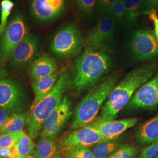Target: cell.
<instances>
[{"label": "cell", "instance_id": "6da1fadb", "mask_svg": "<svg viewBox=\"0 0 158 158\" xmlns=\"http://www.w3.org/2000/svg\"><path fill=\"white\" fill-rule=\"evenodd\" d=\"M113 66L111 48L85 46L71 69L72 85L77 92L93 87Z\"/></svg>", "mask_w": 158, "mask_h": 158}, {"label": "cell", "instance_id": "7a4b0ae2", "mask_svg": "<svg viewBox=\"0 0 158 158\" xmlns=\"http://www.w3.org/2000/svg\"><path fill=\"white\" fill-rule=\"evenodd\" d=\"M155 63L141 66L131 70L111 91L103 105L100 118L113 120L124 108L137 90L152 77Z\"/></svg>", "mask_w": 158, "mask_h": 158}, {"label": "cell", "instance_id": "3957f363", "mask_svg": "<svg viewBox=\"0 0 158 158\" xmlns=\"http://www.w3.org/2000/svg\"><path fill=\"white\" fill-rule=\"evenodd\" d=\"M118 74L104 76L79 102L70 129L76 130L92 123L107 100L118 79Z\"/></svg>", "mask_w": 158, "mask_h": 158}, {"label": "cell", "instance_id": "277c9868", "mask_svg": "<svg viewBox=\"0 0 158 158\" xmlns=\"http://www.w3.org/2000/svg\"><path fill=\"white\" fill-rule=\"evenodd\" d=\"M71 85L70 74L66 70L63 71L60 74L56 85L51 92L31 109L27 116L26 127L28 134L32 139L40 135L46 119L60 103Z\"/></svg>", "mask_w": 158, "mask_h": 158}, {"label": "cell", "instance_id": "5b68a950", "mask_svg": "<svg viewBox=\"0 0 158 158\" xmlns=\"http://www.w3.org/2000/svg\"><path fill=\"white\" fill-rule=\"evenodd\" d=\"M85 44L81 30L74 24H69L59 29L51 42V51L60 57L80 55Z\"/></svg>", "mask_w": 158, "mask_h": 158}, {"label": "cell", "instance_id": "8992f818", "mask_svg": "<svg viewBox=\"0 0 158 158\" xmlns=\"http://www.w3.org/2000/svg\"><path fill=\"white\" fill-rule=\"evenodd\" d=\"M28 34L23 14L18 12L8 23L0 38V63L2 64H6L12 52Z\"/></svg>", "mask_w": 158, "mask_h": 158}, {"label": "cell", "instance_id": "52a82bcc", "mask_svg": "<svg viewBox=\"0 0 158 158\" xmlns=\"http://www.w3.org/2000/svg\"><path fill=\"white\" fill-rule=\"evenodd\" d=\"M103 139L91 124L74 130L57 142L62 156L63 155L84 148H90Z\"/></svg>", "mask_w": 158, "mask_h": 158}, {"label": "cell", "instance_id": "ba28073f", "mask_svg": "<svg viewBox=\"0 0 158 158\" xmlns=\"http://www.w3.org/2000/svg\"><path fill=\"white\" fill-rule=\"evenodd\" d=\"M72 115L71 102L64 96L62 100L44 122L40 132V137L56 140Z\"/></svg>", "mask_w": 158, "mask_h": 158}, {"label": "cell", "instance_id": "9c48e42d", "mask_svg": "<svg viewBox=\"0 0 158 158\" xmlns=\"http://www.w3.org/2000/svg\"><path fill=\"white\" fill-rule=\"evenodd\" d=\"M130 46L136 58L150 60L158 55V40L152 31L139 29L131 35Z\"/></svg>", "mask_w": 158, "mask_h": 158}, {"label": "cell", "instance_id": "30bf717a", "mask_svg": "<svg viewBox=\"0 0 158 158\" xmlns=\"http://www.w3.org/2000/svg\"><path fill=\"white\" fill-rule=\"evenodd\" d=\"M40 53L38 38L28 34L12 52L8 61L12 68L23 69L30 66L40 56Z\"/></svg>", "mask_w": 158, "mask_h": 158}, {"label": "cell", "instance_id": "8fae6325", "mask_svg": "<svg viewBox=\"0 0 158 158\" xmlns=\"http://www.w3.org/2000/svg\"><path fill=\"white\" fill-rule=\"evenodd\" d=\"M117 25L110 14L101 15L96 25L89 34L85 46L111 48Z\"/></svg>", "mask_w": 158, "mask_h": 158}, {"label": "cell", "instance_id": "7c38bea8", "mask_svg": "<svg viewBox=\"0 0 158 158\" xmlns=\"http://www.w3.org/2000/svg\"><path fill=\"white\" fill-rule=\"evenodd\" d=\"M158 107V73L141 86L126 106L129 109L153 110Z\"/></svg>", "mask_w": 158, "mask_h": 158}, {"label": "cell", "instance_id": "4fadbf2b", "mask_svg": "<svg viewBox=\"0 0 158 158\" xmlns=\"http://www.w3.org/2000/svg\"><path fill=\"white\" fill-rule=\"evenodd\" d=\"M24 104L23 90L17 81L6 78L0 81V107L14 114L20 113Z\"/></svg>", "mask_w": 158, "mask_h": 158}, {"label": "cell", "instance_id": "5bb4252c", "mask_svg": "<svg viewBox=\"0 0 158 158\" xmlns=\"http://www.w3.org/2000/svg\"><path fill=\"white\" fill-rule=\"evenodd\" d=\"M137 121L136 118L106 120L96 118L91 124L97 130L103 140H111L118 138L127 130L134 127Z\"/></svg>", "mask_w": 158, "mask_h": 158}, {"label": "cell", "instance_id": "9a60e30c", "mask_svg": "<svg viewBox=\"0 0 158 158\" xmlns=\"http://www.w3.org/2000/svg\"><path fill=\"white\" fill-rule=\"evenodd\" d=\"M64 0H32L31 10L37 20L47 22L59 17L64 10Z\"/></svg>", "mask_w": 158, "mask_h": 158}, {"label": "cell", "instance_id": "2e32d148", "mask_svg": "<svg viewBox=\"0 0 158 158\" xmlns=\"http://www.w3.org/2000/svg\"><path fill=\"white\" fill-rule=\"evenodd\" d=\"M57 70V63L55 59L48 55L38 57L29 69V74L33 81L42 79L55 73Z\"/></svg>", "mask_w": 158, "mask_h": 158}, {"label": "cell", "instance_id": "e0dca14e", "mask_svg": "<svg viewBox=\"0 0 158 158\" xmlns=\"http://www.w3.org/2000/svg\"><path fill=\"white\" fill-rule=\"evenodd\" d=\"M59 72L52 74L45 77L33 81L32 87L35 94V98L31 109L34 108L39 102L47 96L53 89L59 77Z\"/></svg>", "mask_w": 158, "mask_h": 158}, {"label": "cell", "instance_id": "ac0fdd59", "mask_svg": "<svg viewBox=\"0 0 158 158\" xmlns=\"http://www.w3.org/2000/svg\"><path fill=\"white\" fill-rule=\"evenodd\" d=\"M36 158H61L62 153L57 142L55 140L40 137L32 152Z\"/></svg>", "mask_w": 158, "mask_h": 158}, {"label": "cell", "instance_id": "d6986e66", "mask_svg": "<svg viewBox=\"0 0 158 158\" xmlns=\"http://www.w3.org/2000/svg\"><path fill=\"white\" fill-rule=\"evenodd\" d=\"M136 139L141 145L152 143L158 140V114L144 123L136 131Z\"/></svg>", "mask_w": 158, "mask_h": 158}, {"label": "cell", "instance_id": "ffe728a7", "mask_svg": "<svg viewBox=\"0 0 158 158\" xmlns=\"http://www.w3.org/2000/svg\"><path fill=\"white\" fill-rule=\"evenodd\" d=\"M123 145L118 138L111 140H103L90 147L94 158H108Z\"/></svg>", "mask_w": 158, "mask_h": 158}, {"label": "cell", "instance_id": "44dd1931", "mask_svg": "<svg viewBox=\"0 0 158 158\" xmlns=\"http://www.w3.org/2000/svg\"><path fill=\"white\" fill-rule=\"evenodd\" d=\"M27 116V114L25 113L14 114L6 124L0 127V134L23 131L25 125H26Z\"/></svg>", "mask_w": 158, "mask_h": 158}, {"label": "cell", "instance_id": "7402d4cb", "mask_svg": "<svg viewBox=\"0 0 158 158\" xmlns=\"http://www.w3.org/2000/svg\"><path fill=\"white\" fill-rule=\"evenodd\" d=\"M126 11L128 26L135 24L139 15L143 14L144 0H123Z\"/></svg>", "mask_w": 158, "mask_h": 158}, {"label": "cell", "instance_id": "603a6c76", "mask_svg": "<svg viewBox=\"0 0 158 158\" xmlns=\"http://www.w3.org/2000/svg\"><path fill=\"white\" fill-rule=\"evenodd\" d=\"M35 147V143L32 139L25 133L15 145V158H21L30 155L32 152Z\"/></svg>", "mask_w": 158, "mask_h": 158}, {"label": "cell", "instance_id": "cb8c5ba5", "mask_svg": "<svg viewBox=\"0 0 158 158\" xmlns=\"http://www.w3.org/2000/svg\"><path fill=\"white\" fill-rule=\"evenodd\" d=\"M80 14L85 18L93 16L96 8L97 0H74Z\"/></svg>", "mask_w": 158, "mask_h": 158}, {"label": "cell", "instance_id": "d4e9b609", "mask_svg": "<svg viewBox=\"0 0 158 158\" xmlns=\"http://www.w3.org/2000/svg\"><path fill=\"white\" fill-rule=\"evenodd\" d=\"M14 6L11 0H2L1 2V20H0V38L4 34L8 25L7 20Z\"/></svg>", "mask_w": 158, "mask_h": 158}, {"label": "cell", "instance_id": "484cf974", "mask_svg": "<svg viewBox=\"0 0 158 158\" xmlns=\"http://www.w3.org/2000/svg\"><path fill=\"white\" fill-rule=\"evenodd\" d=\"M139 154L138 148L134 145H123L111 156L108 158H137Z\"/></svg>", "mask_w": 158, "mask_h": 158}, {"label": "cell", "instance_id": "4316f807", "mask_svg": "<svg viewBox=\"0 0 158 158\" xmlns=\"http://www.w3.org/2000/svg\"><path fill=\"white\" fill-rule=\"evenodd\" d=\"M26 132L21 131L17 132L0 134V148L14 147Z\"/></svg>", "mask_w": 158, "mask_h": 158}, {"label": "cell", "instance_id": "83f0119b", "mask_svg": "<svg viewBox=\"0 0 158 158\" xmlns=\"http://www.w3.org/2000/svg\"><path fill=\"white\" fill-rule=\"evenodd\" d=\"M110 14L115 19L117 24L128 26L126 11L123 0H118L113 6Z\"/></svg>", "mask_w": 158, "mask_h": 158}, {"label": "cell", "instance_id": "f1b7e54d", "mask_svg": "<svg viewBox=\"0 0 158 158\" xmlns=\"http://www.w3.org/2000/svg\"><path fill=\"white\" fill-rule=\"evenodd\" d=\"M118 0H97L96 9L100 15L110 14L113 6Z\"/></svg>", "mask_w": 158, "mask_h": 158}, {"label": "cell", "instance_id": "f546056e", "mask_svg": "<svg viewBox=\"0 0 158 158\" xmlns=\"http://www.w3.org/2000/svg\"><path fill=\"white\" fill-rule=\"evenodd\" d=\"M137 158H158V143L154 142L145 147Z\"/></svg>", "mask_w": 158, "mask_h": 158}, {"label": "cell", "instance_id": "4dcf8cb0", "mask_svg": "<svg viewBox=\"0 0 158 158\" xmlns=\"http://www.w3.org/2000/svg\"><path fill=\"white\" fill-rule=\"evenodd\" d=\"M63 158H94L90 148H84L62 155Z\"/></svg>", "mask_w": 158, "mask_h": 158}, {"label": "cell", "instance_id": "1f68e13d", "mask_svg": "<svg viewBox=\"0 0 158 158\" xmlns=\"http://www.w3.org/2000/svg\"><path fill=\"white\" fill-rule=\"evenodd\" d=\"M152 10L158 11V0H144L143 14H147Z\"/></svg>", "mask_w": 158, "mask_h": 158}, {"label": "cell", "instance_id": "d6a6232c", "mask_svg": "<svg viewBox=\"0 0 158 158\" xmlns=\"http://www.w3.org/2000/svg\"><path fill=\"white\" fill-rule=\"evenodd\" d=\"M151 21H152L154 25V34L158 40V15L157 11L152 10L147 13Z\"/></svg>", "mask_w": 158, "mask_h": 158}, {"label": "cell", "instance_id": "836d02e7", "mask_svg": "<svg viewBox=\"0 0 158 158\" xmlns=\"http://www.w3.org/2000/svg\"><path fill=\"white\" fill-rule=\"evenodd\" d=\"M13 114L14 113L5 108L0 107V127L5 124Z\"/></svg>", "mask_w": 158, "mask_h": 158}, {"label": "cell", "instance_id": "e575fe53", "mask_svg": "<svg viewBox=\"0 0 158 158\" xmlns=\"http://www.w3.org/2000/svg\"><path fill=\"white\" fill-rule=\"evenodd\" d=\"M15 146L9 148H0V157L2 158H15Z\"/></svg>", "mask_w": 158, "mask_h": 158}, {"label": "cell", "instance_id": "d590c367", "mask_svg": "<svg viewBox=\"0 0 158 158\" xmlns=\"http://www.w3.org/2000/svg\"><path fill=\"white\" fill-rule=\"evenodd\" d=\"M8 75V72L0 65V81L4 79H6Z\"/></svg>", "mask_w": 158, "mask_h": 158}, {"label": "cell", "instance_id": "8d00e7d4", "mask_svg": "<svg viewBox=\"0 0 158 158\" xmlns=\"http://www.w3.org/2000/svg\"><path fill=\"white\" fill-rule=\"evenodd\" d=\"M36 158L35 156H34L33 155H32V154H30V155H27V156H23V157H21V158Z\"/></svg>", "mask_w": 158, "mask_h": 158}, {"label": "cell", "instance_id": "74e56055", "mask_svg": "<svg viewBox=\"0 0 158 158\" xmlns=\"http://www.w3.org/2000/svg\"><path fill=\"white\" fill-rule=\"evenodd\" d=\"M155 142H156V143H158V141H157Z\"/></svg>", "mask_w": 158, "mask_h": 158}, {"label": "cell", "instance_id": "f35d334b", "mask_svg": "<svg viewBox=\"0 0 158 158\" xmlns=\"http://www.w3.org/2000/svg\"><path fill=\"white\" fill-rule=\"evenodd\" d=\"M0 158H1V157H0Z\"/></svg>", "mask_w": 158, "mask_h": 158}]
</instances>
